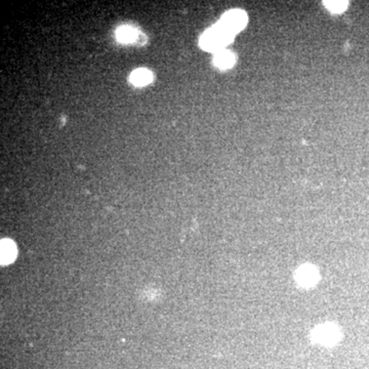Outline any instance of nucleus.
<instances>
[{
  "label": "nucleus",
  "mask_w": 369,
  "mask_h": 369,
  "mask_svg": "<svg viewBox=\"0 0 369 369\" xmlns=\"http://www.w3.org/2000/svg\"><path fill=\"white\" fill-rule=\"evenodd\" d=\"M233 36L219 24H216L203 33L200 39V46L205 50L217 52L223 50L233 40Z\"/></svg>",
  "instance_id": "f257e3e1"
},
{
  "label": "nucleus",
  "mask_w": 369,
  "mask_h": 369,
  "mask_svg": "<svg viewBox=\"0 0 369 369\" xmlns=\"http://www.w3.org/2000/svg\"><path fill=\"white\" fill-rule=\"evenodd\" d=\"M247 23V15L240 10H234L226 13L219 21V25L229 33L235 35L242 30Z\"/></svg>",
  "instance_id": "f03ea898"
},
{
  "label": "nucleus",
  "mask_w": 369,
  "mask_h": 369,
  "mask_svg": "<svg viewBox=\"0 0 369 369\" xmlns=\"http://www.w3.org/2000/svg\"><path fill=\"white\" fill-rule=\"evenodd\" d=\"M236 58L235 55L229 50H219L215 53L213 58V63L216 67L220 69H229L235 64Z\"/></svg>",
  "instance_id": "7ed1b4c3"
},
{
  "label": "nucleus",
  "mask_w": 369,
  "mask_h": 369,
  "mask_svg": "<svg viewBox=\"0 0 369 369\" xmlns=\"http://www.w3.org/2000/svg\"><path fill=\"white\" fill-rule=\"evenodd\" d=\"M316 339L318 342L324 343V344H330L333 343L337 336V331L335 330V327L330 325H324L320 326L316 329V332L314 333Z\"/></svg>",
  "instance_id": "20e7f679"
},
{
  "label": "nucleus",
  "mask_w": 369,
  "mask_h": 369,
  "mask_svg": "<svg viewBox=\"0 0 369 369\" xmlns=\"http://www.w3.org/2000/svg\"><path fill=\"white\" fill-rule=\"evenodd\" d=\"M130 82L136 87H144L149 84L153 80V75L150 71L146 69H137L130 75Z\"/></svg>",
  "instance_id": "39448f33"
},
{
  "label": "nucleus",
  "mask_w": 369,
  "mask_h": 369,
  "mask_svg": "<svg viewBox=\"0 0 369 369\" xmlns=\"http://www.w3.org/2000/svg\"><path fill=\"white\" fill-rule=\"evenodd\" d=\"M317 276V271L309 266L302 267L297 273V279L303 285H311L315 283Z\"/></svg>",
  "instance_id": "423d86ee"
},
{
  "label": "nucleus",
  "mask_w": 369,
  "mask_h": 369,
  "mask_svg": "<svg viewBox=\"0 0 369 369\" xmlns=\"http://www.w3.org/2000/svg\"><path fill=\"white\" fill-rule=\"evenodd\" d=\"M17 254V249L11 240H3L2 241V262L3 264L12 263Z\"/></svg>",
  "instance_id": "0eeeda50"
},
{
  "label": "nucleus",
  "mask_w": 369,
  "mask_h": 369,
  "mask_svg": "<svg viewBox=\"0 0 369 369\" xmlns=\"http://www.w3.org/2000/svg\"><path fill=\"white\" fill-rule=\"evenodd\" d=\"M117 38L119 41L124 43L132 42L136 39V31L129 26L120 27L117 31Z\"/></svg>",
  "instance_id": "6e6552de"
},
{
  "label": "nucleus",
  "mask_w": 369,
  "mask_h": 369,
  "mask_svg": "<svg viewBox=\"0 0 369 369\" xmlns=\"http://www.w3.org/2000/svg\"><path fill=\"white\" fill-rule=\"evenodd\" d=\"M324 6L331 13H343L348 8V2H325Z\"/></svg>",
  "instance_id": "1a4fd4ad"
}]
</instances>
